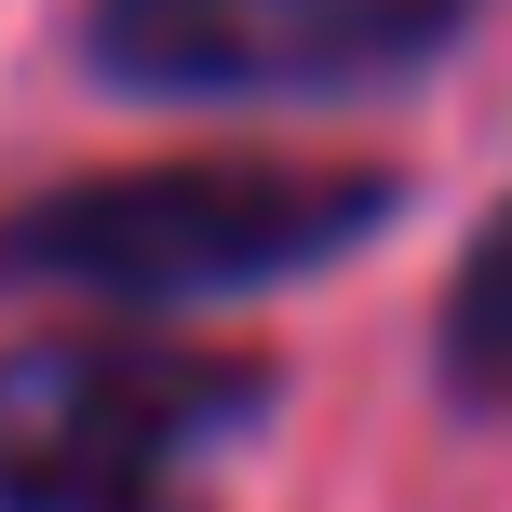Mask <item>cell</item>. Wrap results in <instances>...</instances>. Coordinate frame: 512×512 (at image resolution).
Here are the masks:
<instances>
[{"instance_id": "6da1fadb", "label": "cell", "mask_w": 512, "mask_h": 512, "mask_svg": "<svg viewBox=\"0 0 512 512\" xmlns=\"http://www.w3.org/2000/svg\"><path fill=\"white\" fill-rule=\"evenodd\" d=\"M405 216L391 162H122V176H68L0 203V297H108V310H203L297 283L324 256L378 243Z\"/></svg>"}, {"instance_id": "7a4b0ae2", "label": "cell", "mask_w": 512, "mask_h": 512, "mask_svg": "<svg viewBox=\"0 0 512 512\" xmlns=\"http://www.w3.org/2000/svg\"><path fill=\"white\" fill-rule=\"evenodd\" d=\"M283 405V378L216 337L81 324L0 351V512H176V486Z\"/></svg>"}, {"instance_id": "3957f363", "label": "cell", "mask_w": 512, "mask_h": 512, "mask_svg": "<svg viewBox=\"0 0 512 512\" xmlns=\"http://www.w3.org/2000/svg\"><path fill=\"white\" fill-rule=\"evenodd\" d=\"M486 0H95L81 68L149 108H283L432 68Z\"/></svg>"}, {"instance_id": "277c9868", "label": "cell", "mask_w": 512, "mask_h": 512, "mask_svg": "<svg viewBox=\"0 0 512 512\" xmlns=\"http://www.w3.org/2000/svg\"><path fill=\"white\" fill-rule=\"evenodd\" d=\"M432 378L459 418H486V432H512V203L472 230L459 283H445V324H432Z\"/></svg>"}]
</instances>
